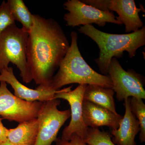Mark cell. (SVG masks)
Listing matches in <instances>:
<instances>
[{
  "label": "cell",
  "mask_w": 145,
  "mask_h": 145,
  "mask_svg": "<svg viewBox=\"0 0 145 145\" xmlns=\"http://www.w3.org/2000/svg\"><path fill=\"white\" fill-rule=\"evenodd\" d=\"M96 43L100 49L99 57L95 59L102 75H108L112 59L120 58L126 51L129 57H135L138 48L145 45V26L137 31L126 34H112L100 31L92 25L78 29Z\"/></svg>",
  "instance_id": "2"
},
{
  "label": "cell",
  "mask_w": 145,
  "mask_h": 145,
  "mask_svg": "<svg viewBox=\"0 0 145 145\" xmlns=\"http://www.w3.org/2000/svg\"><path fill=\"white\" fill-rule=\"evenodd\" d=\"M130 99L129 98L124 100L125 111L119 128L111 131L113 136L112 140L116 145H136L135 137L140 132V124L131 112Z\"/></svg>",
  "instance_id": "13"
},
{
  "label": "cell",
  "mask_w": 145,
  "mask_h": 145,
  "mask_svg": "<svg viewBox=\"0 0 145 145\" xmlns=\"http://www.w3.org/2000/svg\"><path fill=\"white\" fill-rule=\"evenodd\" d=\"M7 4L15 21L20 23L22 28L29 32L33 24V16L22 0H8Z\"/></svg>",
  "instance_id": "16"
},
{
  "label": "cell",
  "mask_w": 145,
  "mask_h": 145,
  "mask_svg": "<svg viewBox=\"0 0 145 145\" xmlns=\"http://www.w3.org/2000/svg\"><path fill=\"white\" fill-rule=\"evenodd\" d=\"M0 74V82H5L11 86L14 94L19 99L29 102H44L54 99L56 93L65 91H71L72 86L58 90H53L48 88L39 86L35 89L29 88L20 82L16 78L13 68L3 70Z\"/></svg>",
  "instance_id": "11"
},
{
  "label": "cell",
  "mask_w": 145,
  "mask_h": 145,
  "mask_svg": "<svg viewBox=\"0 0 145 145\" xmlns=\"http://www.w3.org/2000/svg\"><path fill=\"white\" fill-rule=\"evenodd\" d=\"M69 46L66 35L57 21L34 14L33 25L28 32L26 58L36 84L50 88L54 72Z\"/></svg>",
  "instance_id": "1"
},
{
  "label": "cell",
  "mask_w": 145,
  "mask_h": 145,
  "mask_svg": "<svg viewBox=\"0 0 145 145\" xmlns=\"http://www.w3.org/2000/svg\"><path fill=\"white\" fill-rule=\"evenodd\" d=\"M15 24V20L7 2L4 1L0 5V34Z\"/></svg>",
  "instance_id": "19"
},
{
  "label": "cell",
  "mask_w": 145,
  "mask_h": 145,
  "mask_svg": "<svg viewBox=\"0 0 145 145\" xmlns=\"http://www.w3.org/2000/svg\"><path fill=\"white\" fill-rule=\"evenodd\" d=\"M83 2L103 11L117 13V20L124 24L127 33L135 32L144 26L139 13L145 12L143 8H137L134 0H83Z\"/></svg>",
  "instance_id": "9"
},
{
  "label": "cell",
  "mask_w": 145,
  "mask_h": 145,
  "mask_svg": "<svg viewBox=\"0 0 145 145\" xmlns=\"http://www.w3.org/2000/svg\"><path fill=\"white\" fill-rule=\"evenodd\" d=\"M112 84V89L119 101L133 97L145 99L144 78L132 69L125 71L117 58L112 59L108 72Z\"/></svg>",
  "instance_id": "6"
},
{
  "label": "cell",
  "mask_w": 145,
  "mask_h": 145,
  "mask_svg": "<svg viewBox=\"0 0 145 145\" xmlns=\"http://www.w3.org/2000/svg\"><path fill=\"white\" fill-rule=\"evenodd\" d=\"M0 145H13L12 144H10V142H9L7 140V141L6 142H5L3 143V144H1Z\"/></svg>",
  "instance_id": "22"
},
{
  "label": "cell",
  "mask_w": 145,
  "mask_h": 145,
  "mask_svg": "<svg viewBox=\"0 0 145 145\" xmlns=\"http://www.w3.org/2000/svg\"><path fill=\"white\" fill-rule=\"evenodd\" d=\"M71 43L59 67L53 76L49 88L53 90H59L64 86L72 84L79 85H96L112 88V84L108 75L98 73L85 61L78 45L77 32L70 34Z\"/></svg>",
  "instance_id": "3"
},
{
  "label": "cell",
  "mask_w": 145,
  "mask_h": 145,
  "mask_svg": "<svg viewBox=\"0 0 145 145\" xmlns=\"http://www.w3.org/2000/svg\"><path fill=\"white\" fill-rule=\"evenodd\" d=\"M42 103L19 99L9 90L5 82H0V116L3 119L20 123L36 119Z\"/></svg>",
  "instance_id": "8"
},
{
  "label": "cell",
  "mask_w": 145,
  "mask_h": 145,
  "mask_svg": "<svg viewBox=\"0 0 145 145\" xmlns=\"http://www.w3.org/2000/svg\"><path fill=\"white\" fill-rule=\"evenodd\" d=\"M55 142L56 145H90L85 142L75 134L72 135L69 141H65L61 138H57Z\"/></svg>",
  "instance_id": "20"
},
{
  "label": "cell",
  "mask_w": 145,
  "mask_h": 145,
  "mask_svg": "<svg viewBox=\"0 0 145 145\" xmlns=\"http://www.w3.org/2000/svg\"><path fill=\"white\" fill-rule=\"evenodd\" d=\"M82 114L85 124L91 128L107 126L112 130L117 129L123 117L105 108L86 100H83Z\"/></svg>",
  "instance_id": "12"
},
{
  "label": "cell",
  "mask_w": 145,
  "mask_h": 145,
  "mask_svg": "<svg viewBox=\"0 0 145 145\" xmlns=\"http://www.w3.org/2000/svg\"><path fill=\"white\" fill-rule=\"evenodd\" d=\"M39 129L37 118L19 123L15 128L8 129L7 140L13 145H33Z\"/></svg>",
  "instance_id": "14"
},
{
  "label": "cell",
  "mask_w": 145,
  "mask_h": 145,
  "mask_svg": "<svg viewBox=\"0 0 145 145\" xmlns=\"http://www.w3.org/2000/svg\"><path fill=\"white\" fill-rule=\"evenodd\" d=\"M112 88L104 87L96 85H87L84 94V100L105 108L117 114L116 110Z\"/></svg>",
  "instance_id": "15"
},
{
  "label": "cell",
  "mask_w": 145,
  "mask_h": 145,
  "mask_svg": "<svg viewBox=\"0 0 145 145\" xmlns=\"http://www.w3.org/2000/svg\"><path fill=\"white\" fill-rule=\"evenodd\" d=\"M87 86L79 85L74 90L65 91L54 95V99L66 100L71 108V120L63 130L62 140L69 141L72 135L75 134L83 140L87 135L89 127L84 123L82 114L84 94Z\"/></svg>",
  "instance_id": "10"
},
{
  "label": "cell",
  "mask_w": 145,
  "mask_h": 145,
  "mask_svg": "<svg viewBox=\"0 0 145 145\" xmlns=\"http://www.w3.org/2000/svg\"><path fill=\"white\" fill-rule=\"evenodd\" d=\"M3 118L0 116V145L7 141L8 129L3 124Z\"/></svg>",
  "instance_id": "21"
},
{
  "label": "cell",
  "mask_w": 145,
  "mask_h": 145,
  "mask_svg": "<svg viewBox=\"0 0 145 145\" xmlns=\"http://www.w3.org/2000/svg\"><path fill=\"white\" fill-rule=\"evenodd\" d=\"M68 11L63 19L68 26L74 27L95 24L99 27L105 26L107 23L121 25L113 12L103 11L86 4L80 0H68L63 4Z\"/></svg>",
  "instance_id": "7"
},
{
  "label": "cell",
  "mask_w": 145,
  "mask_h": 145,
  "mask_svg": "<svg viewBox=\"0 0 145 145\" xmlns=\"http://www.w3.org/2000/svg\"><path fill=\"white\" fill-rule=\"evenodd\" d=\"M130 106L133 114L140 124V142H145V105L142 99L132 97L130 99Z\"/></svg>",
  "instance_id": "17"
},
{
  "label": "cell",
  "mask_w": 145,
  "mask_h": 145,
  "mask_svg": "<svg viewBox=\"0 0 145 145\" xmlns=\"http://www.w3.org/2000/svg\"><path fill=\"white\" fill-rule=\"evenodd\" d=\"M28 36V32L16 24L0 34V72L8 69V64L12 63L19 69L23 82L26 84L33 80L27 61Z\"/></svg>",
  "instance_id": "4"
},
{
  "label": "cell",
  "mask_w": 145,
  "mask_h": 145,
  "mask_svg": "<svg viewBox=\"0 0 145 145\" xmlns=\"http://www.w3.org/2000/svg\"><path fill=\"white\" fill-rule=\"evenodd\" d=\"M59 99L43 102L37 119L39 122L38 135L33 145H51L55 142L61 127L71 117L70 109L60 110Z\"/></svg>",
  "instance_id": "5"
},
{
  "label": "cell",
  "mask_w": 145,
  "mask_h": 145,
  "mask_svg": "<svg viewBox=\"0 0 145 145\" xmlns=\"http://www.w3.org/2000/svg\"><path fill=\"white\" fill-rule=\"evenodd\" d=\"M111 137L107 132L89 127L87 135L83 141L90 145H116L112 142Z\"/></svg>",
  "instance_id": "18"
}]
</instances>
